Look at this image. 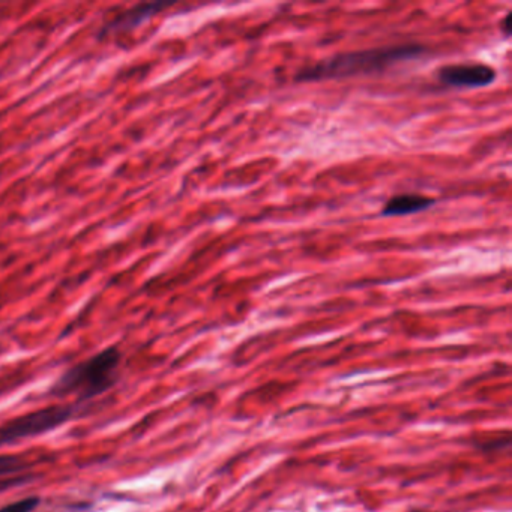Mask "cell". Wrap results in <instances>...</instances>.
<instances>
[{"label":"cell","instance_id":"obj_2","mask_svg":"<svg viewBox=\"0 0 512 512\" xmlns=\"http://www.w3.org/2000/svg\"><path fill=\"white\" fill-rule=\"evenodd\" d=\"M122 353L118 347H107L97 355L71 367L53 386L52 394L76 395L80 403L109 391L116 382V371Z\"/></svg>","mask_w":512,"mask_h":512},{"label":"cell","instance_id":"obj_3","mask_svg":"<svg viewBox=\"0 0 512 512\" xmlns=\"http://www.w3.org/2000/svg\"><path fill=\"white\" fill-rule=\"evenodd\" d=\"M74 413H76V407L73 406H49L10 419L0 425V446L13 445L20 440L49 433L70 421Z\"/></svg>","mask_w":512,"mask_h":512},{"label":"cell","instance_id":"obj_6","mask_svg":"<svg viewBox=\"0 0 512 512\" xmlns=\"http://www.w3.org/2000/svg\"><path fill=\"white\" fill-rule=\"evenodd\" d=\"M434 205V200L430 197L419 196V194H403V196L394 197L388 200L382 214L385 217H400V215L415 214V212L425 211Z\"/></svg>","mask_w":512,"mask_h":512},{"label":"cell","instance_id":"obj_5","mask_svg":"<svg viewBox=\"0 0 512 512\" xmlns=\"http://www.w3.org/2000/svg\"><path fill=\"white\" fill-rule=\"evenodd\" d=\"M170 5L172 4H163V2L137 5V7L124 11V13L116 16L112 22L107 23L103 31L100 32V35L103 37V35L121 34V32L133 31L134 28L142 25L143 22L151 19L155 14L160 13V11L166 10Z\"/></svg>","mask_w":512,"mask_h":512},{"label":"cell","instance_id":"obj_1","mask_svg":"<svg viewBox=\"0 0 512 512\" xmlns=\"http://www.w3.org/2000/svg\"><path fill=\"white\" fill-rule=\"evenodd\" d=\"M421 52L422 47L419 46H400L344 53L304 68L299 71L296 79L299 82H314V80L346 79V77L380 73L397 62L415 58Z\"/></svg>","mask_w":512,"mask_h":512},{"label":"cell","instance_id":"obj_7","mask_svg":"<svg viewBox=\"0 0 512 512\" xmlns=\"http://www.w3.org/2000/svg\"><path fill=\"white\" fill-rule=\"evenodd\" d=\"M28 467V461L17 455H0V476L16 475Z\"/></svg>","mask_w":512,"mask_h":512},{"label":"cell","instance_id":"obj_8","mask_svg":"<svg viewBox=\"0 0 512 512\" xmlns=\"http://www.w3.org/2000/svg\"><path fill=\"white\" fill-rule=\"evenodd\" d=\"M40 505L38 497H26L19 502L10 503V505L0 508V512H32Z\"/></svg>","mask_w":512,"mask_h":512},{"label":"cell","instance_id":"obj_4","mask_svg":"<svg viewBox=\"0 0 512 512\" xmlns=\"http://www.w3.org/2000/svg\"><path fill=\"white\" fill-rule=\"evenodd\" d=\"M439 80L454 88H484L496 80V71L487 65H449L439 71Z\"/></svg>","mask_w":512,"mask_h":512}]
</instances>
